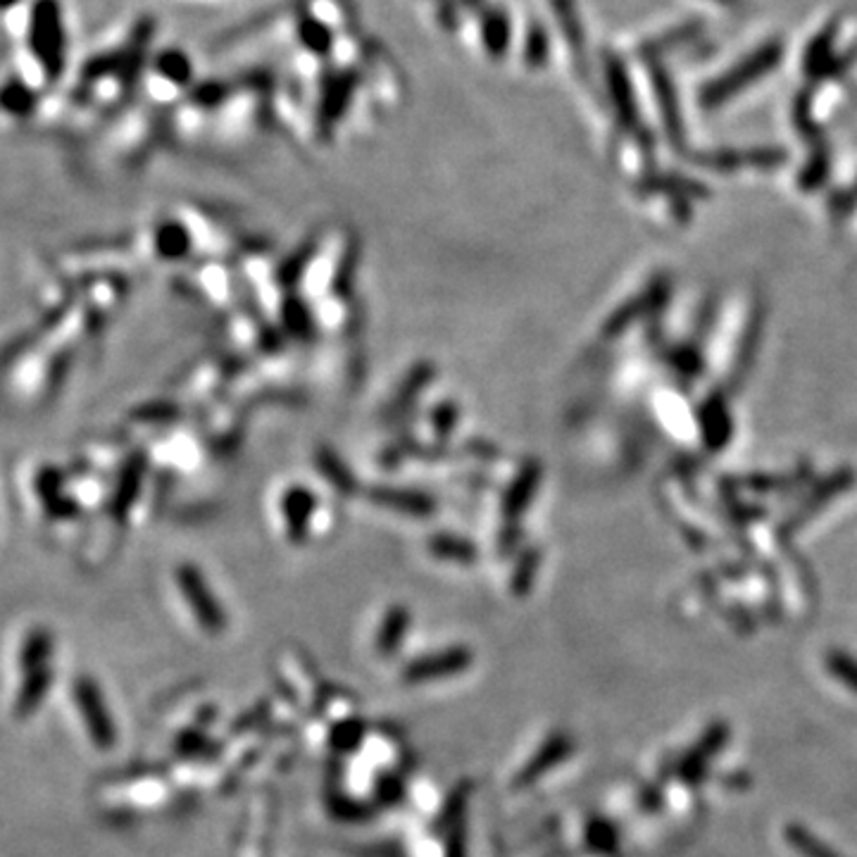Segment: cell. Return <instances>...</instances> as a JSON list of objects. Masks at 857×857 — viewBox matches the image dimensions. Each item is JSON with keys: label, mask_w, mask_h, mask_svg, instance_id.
<instances>
[{"label": "cell", "mask_w": 857, "mask_h": 857, "mask_svg": "<svg viewBox=\"0 0 857 857\" xmlns=\"http://www.w3.org/2000/svg\"><path fill=\"white\" fill-rule=\"evenodd\" d=\"M834 39H836V24L824 27L815 36V41L807 45L805 51V70L807 74H822L824 67L834 60Z\"/></svg>", "instance_id": "obj_5"}, {"label": "cell", "mask_w": 857, "mask_h": 857, "mask_svg": "<svg viewBox=\"0 0 857 857\" xmlns=\"http://www.w3.org/2000/svg\"><path fill=\"white\" fill-rule=\"evenodd\" d=\"M719 3H727V6H733V3H737V0H719Z\"/></svg>", "instance_id": "obj_7"}, {"label": "cell", "mask_w": 857, "mask_h": 857, "mask_svg": "<svg viewBox=\"0 0 857 857\" xmlns=\"http://www.w3.org/2000/svg\"><path fill=\"white\" fill-rule=\"evenodd\" d=\"M653 86H655V96L657 103L663 107V115L669 129L679 127V103H677V88L671 84L669 74L660 67L653 70Z\"/></svg>", "instance_id": "obj_6"}, {"label": "cell", "mask_w": 857, "mask_h": 857, "mask_svg": "<svg viewBox=\"0 0 857 857\" xmlns=\"http://www.w3.org/2000/svg\"><path fill=\"white\" fill-rule=\"evenodd\" d=\"M782 60H784V45L779 41L760 45L758 51H753L745 60H741V63L733 65L727 74L717 76V80L702 86L700 105L708 107V110L724 105L733 96H739L743 88L760 82L764 74H770L779 63H782Z\"/></svg>", "instance_id": "obj_1"}, {"label": "cell", "mask_w": 857, "mask_h": 857, "mask_svg": "<svg viewBox=\"0 0 857 857\" xmlns=\"http://www.w3.org/2000/svg\"><path fill=\"white\" fill-rule=\"evenodd\" d=\"M49 691H51L49 667H39V669L27 671V677H24L20 691H18V698H14V706H12L14 717L18 719L32 717L41 708V702L45 696H49Z\"/></svg>", "instance_id": "obj_3"}, {"label": "cell", "mask_w": 857, "mask_h": 857, "mask_svg": "<svg viewBox=\"0 0 857 857\" xmlns=\"http://www.w3.org/2000/svg\"><path fill=\"white\" fill-rule=\"evenodd\" d=\"M74 698H76V702H80V712H82V719H84L88 733H91V739H94L100 748L113 745V724H110V717H107V710L103 706L98 688L86 679L76 681L74 684Z\"/></svg>", "instance_id": "obj_2"}, {"label": "cell", "mask_w": 857, "mask_h": 857, "mask_svg": "<svg viewBox=\"0 0 857 857\" xmlns=\"http://www.w3.org/2000/svg\"><path fill=\"white\" fill-rule=\"evenodd\" d=\"M607 82H610L612 98H615V105H617L620 115H622L626 121H634V119H636L634 88H632L629 80H626L624 67L617 63L615 57L607 60Z\"/></svg>", "instance_id": "obj_4"}]
</instances>
